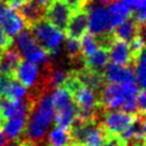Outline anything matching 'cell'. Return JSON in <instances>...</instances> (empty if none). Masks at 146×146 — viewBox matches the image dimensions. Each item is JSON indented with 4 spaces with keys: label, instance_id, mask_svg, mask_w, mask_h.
Here are the masks:
<instances>
[{
    "label": "cell",
    "instance_id": "6da1fadb",
    "mask_svg": "<svg viewBox=\"0 0 146 146\" xmlns=\"http://www.w3.org/2000/svg\"><path fill=\"white\" fill-rule=\"evenodd\" d=\"M49 92L51 91L40 90L29 92L32 106L24 132L19 139L30 144H37L46 141L49 126L52 123L54 113Z\"/></svg>",
    "mask_w": 146,
    "mask_h": 146
},
{
    "label": "cell",
    "instance_id": "7a4b0ae2",
    "mask_svg": "<svg viewBox=\"0 0 146 146\" xmlns=\"http://www.w3.org/2000/svg\"><path fill=\"white\" fill-rule=\"evenodd\" d=\"M70 141L78 146H100L107 132L98 121H82L75 117L68 130Z\"/></svg>",
    "mask_w": 146,
    "mask_h": 146
},
{
    "label": "cell",
    "instance_id": "3957f363",
    "mask_svg": "<svg viewBox=\"0 0 146 146\" xmlns=\"http://www.w3.org/2000/svg\"><path fill=\"white\" fill-rule=\"evenodd\" d=\"M29 30L37 44L49 54V57L57 58L60 53V46L64 38V34L46 19H41L31 25Z\"/></svg>",
    "mask_w": 146,
    "mask_h": 146
},
{
    "label": "cell",
    "instance_id": "277c9868",
    "mask_svg": "<svg viewBox=\"0 0 146 146\" xmlns=\"http://www.w3.org/2000/svg\"><path fill=\"white\" fill-rule=\"evenodd\" d=\"M88 12V32L93 36H100L112 33L108 8L102 4H93L92 2L86 8Z\"/></svg>",
    "mask_w": 146,
    "mask_h": 146
},
{
    "label": "cell",
    "instance_id": "5b68a950",
    "mask_svg": "<svg viewBox=\"0 0 146 146\" xmlns=\"http://www.w3.org/2000/svg\"><path fill=\"white\" fill-rule=\"evenodd\" d=\"M137 114H128L121 110H106L100 121L107 134L121 135L133 123Z\"/></svg>",
    "mask_w": 146,
    "mask_h": 146
},
{
    "label": "cell",
    "instance_id": "8992f818",
    "mask_svg": "<svg viewBox=\"0 0 146 146\" xmlns=\"http://www.w3.org/2000/svg\"><path fill=\"white\" fill-rule=\"evenodd\" d=\"M72 14V9L63 0H52L46 9L45 19L49 21L60 32L64 33Z\"/></svg>",
    "mask_w": 146,
    "mask_h": 146
},
{
    "label": "cell",
    "instance_id": "52a82bcc",
    "mask_svg": "<svg viewBox=\"0 0 146 146\" xmlns=\"http://www.w3.org/2000/svg\"><path fill=\"white\" fill-rule=\"evenodd\" d=\"M14 78L26 89H45L42 83L41 67L28 61H21L14 74Z\"/></svg>",
    "mask_w": 146,
    "mask_h": 146
},
{
    "label": "cell",
    "instance_id": "ba28073f",
    "mask_svg": "<svg viewBox=\"0 0 146 146\" xmlns=\"http://www.w3.org/2000/svg\"><path fill=\"white\" fill-rule=\"evenodd\" d=\"M124 102L125 97L121 84L107 82L99 93V104L106 110L121 109Z\"/></svg>",
    "mask_w": 146,
    "mask_h": 146
},
{
    "label": "cell",
    "instance_id": "9c48e42d",
    "mask_svg": "<svg viewBox=\"0 0 146 146\" xmlns=\"http://www.w3.org/2000/svg\"><path fill=\"white\" fill-rule=\"evenodd\" d=\"M104 78L108 83L126 84L135 82L133 66H119L114 63H108L104 70Z\"/></svg>",
    "mask_w": 146,
    "mask_h": 146
},
{
    "label": "cell",
    "instance_id": "30bf717a",
    "mask_svg": "<svg viewBox=\"0 0 146 146\" xmlns=\"http://www.w3.org/2000/svg\"><path fill=\"white\" fill-rule=\"evenodd\" d=\"M88 12L79 10L73 12L65 30V37L79 40L88 32Z\"/></svg>",
    "mask_w": 146,
    "mask_h": 146
},
{
    "label": "cell",
    "instance_id": "8fae6325",
    "mask_svg": "<svg viewBox=\"0 0 146 146\" xmlns=\"http://www.w3.org/2000/svg\"><path fill=\"white\" fill-rule=\"evenodd\" d=\"M21 61L23 59L21 54L13 45L10 48L3 50L0 54V77H14V74Z\"/></svg>",
    "mask_w": 146,
    "mask_h": 146
},
{
    "label": "cell",
    "instance_id": "7c38bea8",
    "mask_svg": "<svg viewBox=\"0 0 146 146\" xmlns=\"http://www.w3.org/2000/svg\"><path fill=\"white\" fill-rule=\"evenodd\" d=\"M16 11L27 25V28H29L31 25L44 19L46 9L38 3L37 0H28Z\"/></svg>",
    "mask_w": 146,
    "mask_h": 146
},
{
    "label": "cell",
    "instance_id": "4fadbf2b",
    "mask_svg": "<svg viewBox=\"0 0 146 146\" xmlns=\"http://www.w3.org/2000/svg\"><path fill=\"white\" fill-rule=\"evenodd\" d=\"M108 56L114 64L119 66H133V60L130 53L128 43L115 38L108 50Z\"/></svg>",
    "mask_w": 146,
    "mask_h": 146
},
{
    "label": "cell",
    "instance_id": "5bb4252c",
    "mask_svg": "<svg viewBox=\"0 0 146 146\" xmlns=\"http://www.w3.org/2000/svg\"><path fill=\"white\" fill-rule=\"evenodd\" d=\"M112 33H113L114 37L116 40L123 41L125 43H129L135 36L143 35L144 34V28L139 27L138 25L135 24V21L131 17H129L126 21H123L122 24L118 25L117 27H115Z\"/></svg>",
    "mask_w": 146,
    "mask_h": 146
},
{
    "label": "cell",
    "instance_id": "9a60e30c",
    "mask_svg": "<svg viewBox=\"0 0 146 146\" xmlns=\"http://www.w3.org/2000/svg\"><path fill=\"white\" fill-rule=\"evenodd\" d=\"M109 63L108 51L105 49H98L97 51L89 57L83 58V67L95 74L104 75L107 64Z\"/></svg>",
    "mask_w": 146,
    "mask_h": 146
},
{
    "label": "cell",
    "instance_id": "2e32d148",
    "mask_svg": "<svg viewBox=\"0 0 146 146\" xmlns=\"http://www.w3.org/2000/svg\"><path fill=\"white\" fill-rule=\"evenodd\" d=\"M2 97L7 98L11 102H24V100H28L30 95H29L28 89H26L15 78L12 77L9 78L8 82L4 86Z\"/></svg>",
    "mask_w": 146,
    "mask_h": 146
},
{
    "label": "cell",
    "instance_id": "e0dca14e",
    "mask_svg": "<svg viewBox=\"0 0 146 146\" xmlns=\"http://www.w3.org/2000/svg\"><path fill=\"white\" fill-rule=\"evenodd\" d=\"M111 27L114 29L131 16V10L119 0H112L108 7Z\"/></svg>",
    "mask_w": 146,
    "mask_h": 146
},
{
    "label": "cell",
    "instance_id": "ac0fdd59",
    "mask_svg": "<svg viewBox=\"0 0 146 146\" xmlns=\"http://www.w3.org/2000/svg\"><path fill=\"white\" fill-rule=\"evenodd\" d=\"M76 116H77V107L74 102H72L70 105L65 107L64 109L56 111L53 113V125L58 128L68 131Z\"/></svg>",
    "mask_w": 146,
    "mask_h": 146
},
{
    "label": "cell",
    "instance_id": "d6986e66",
    "mask_svg": "<svg viewBox=\"0 0 146 146\" xmlns=\"http://www.w3.org/2000/svg\"><path fill=\"white\" fill-rule=\"evenodd\" d=\"M27 119L28 116H18L5 122L2 127V130L8 137L9 141H15L21 138L27 124Z\"/></svg>",
    "mask_w": 146,
    "mask_h": 146
},
{
    "label": "cell",
    "instance_id": "ffe728a7",
    "mask_svg": "<svg viewBox=\"0 0 146 146\" xmlns=\"http://www.w3.org/2000/svg\"><path fill=\"white\" fill-rule=\"evenodd\" d=\"M51 96V102H52L53 109L56 111L64 109L73 102L72 95L68 91L64 88H57L52 90V93L50 94Z\"/></svg>",
    "mask_w": 146,
    "mask_h": 146
},
{
    "label": "cell",
    "instance_id": "44dd1931",
    "mask_svg": "<svg viewBox=\"0 0 146 146\" xmlns=\"http://www.w3.org/2000/svg\"><path fill=\"white\" fill-rule=\"evenodd\" d=\"M65 52L68 57L69 61H72L76 65L79 62L83 63V57L81 53V47L79 40L65 37V45H64Z\"/></svg>",
    "mask_w": 146,
    "mask_h": 146
},
{
    "label": "cell",
    "instance_id": "7402d4cb",
    "mask_svg": "<svg viewBox=\"0 0 146 146\" xmlns=\"http://www.w3.org/2000/svg\"><path fill=\"white\" fill-rule=\"evenodd\" d=\"M68 131L54 127L48 134V144L50 146H67L70 144Z\"/></svg>",
    "mask_w": 146,
    "mask_h": 146
},
{
    "label": "cell",
    "instance_id": "603a6c76",
    "mask_svg": "<svg viewBox=\"0 0 146 146\" xmlns=\"http://www.w3.org/2000/svg\"><path fill=\"white\" fill-rule=\"evenodd\" d=\"M80 42V47H81V53H82V57H89L91 54H93L97 51L99 48V45H98L96 38L90 34L89 32H86L81 37V41Z\"/></svg>",
    "mask_w": 146,
    "mask_h": 146
},
{
    "label": "cell",
    "instance_id": "cb8c5ba5",
    "mask_svg": "<svg viewBox=\"0 0 146 146\" xmlns=\"http://www.w3.org/2000/svg\"><path fill=\"white\" fill-rule=\"evenodd\" d=\"M134 75H135V83L141 88L142 90H144L145 88V50L143 51L140 56L138 57V59L134 62Z\"/></svg>",
    "mask_w": 146,
    "mask_h": 146
},
{
    "label": "cell",
    "instance_id": "d4e9b609",
    "mask_svg": "<svg viewBox=\"0 0 146 146\" xmlns=\"http://www.w3.org/2000/svg\"><path fill=\"white\" fill-rule=\"evenodd\" d=\"M65 3L72 9V11H79V10H86L92 0H63Z\"/></svg>",
    "mask_w": 146,
    "mask_h": 146
},
{
    "label": "cell",
    "instance_id": "484cf974",
    "mask_svg": "<svg viewBox=\"0 0 146 146\" xmlns=\"http://www.w3.org/2000/svg\"><path fill=\"white\" fill-rule=\"evenodd\" d=\"M145 90H141L140 93L135 98V105H137V111L138 114L145 115V109H146V96H145Z\"/></svg>",
    "mask_w": 146,
    "mask_h": 146
},
{
    "label": "cell",
    "instance_id": "4316f807",
    "mask_svg": "<svg viewBox=\"0 0 146 146\" xmlns=\"http://www.w3.org/2000/svg\"><path fill=\"white\" fill-rule=\"evenodd\" d=\"M100 146H127V144L118 135L107 134V138H106V140L102 142V144Z\"/></svg>",
    "mask_w": 146,
    "mask_h": 146
},
{
    "label": "cell",
    "instance_id": "83f0119b",
    "mask_svg": "<svg viewBox=\"0 0 146 146\" xmlns=\"http://www.w3.org/2000/svg\"><path fill=\"white\" fill-rule=\"evenodd\" d=\"M13 45V38L8 36L4 32L2 28L0 27V50L3 51L5 49L10 48Z\"/></svg>",
    "mask_w": 146,
    "mask_h": 146
},
{
    "label": "cell",
    "instance_id": "f1b7e54d",
    "mask_svg": "<svg viewBox=\"0 0 146 146\" xmlns=\"http://www.w3.org/2000/svg\"><path fill=\"white\" fill-rule=\"evenodd\" d=\"M28 0H11L10 2L8 3V7L9 8H11L12 10H18V9L21 8V5L24 3H26Z\"/></svg>",
    "mask_w": 146,
    "mask_h": 146
},
{
    "label": "cell",
    "instance_id": "f546056e",
    "mask_svg": "<svg viewBox=\"0 0 146 146\" xmlns=\"http://www.w3.org/2000/svg\"><path fill=\"white\" fill-rule=\"evenodd\" d=\"M28 142H26L24 140H21V139H18V140H15V141H11L10 143H8V145L7 146H29Z\"/></svg>",
    "mask_w": 146,
    "mask_h": 146
},
{
    "label": "cell",
    "instance_id": "4dcf8cb0",
    "mask_svg": "<svg viewBox=\"0 0 146 146\" xmlns=\"http://www.w3.org/2000/svg\"><path fill=\"white\" fill-rule=\"evenodd\" d=\"M9 143V139L3 132V130L0 129V146H7Z\"/></svg>",
    "mask_w": 146,
    "mask_h": 146
},
{
    "label": "cell",
    "instance_id": "1f68e13d",
    "mask_svg": "<svg viewBox=\"0 0 146 146\" xmlns=\"http://www.w3.org/2000/svg\"><path fill=\"white\" fill-rule=\"evenodd\" d=\"M29 144H30V143H29ZM29 146H50V145H49V144L46 142V141H44V142L37 143V144H30Z\"/></svg>",
    "mask_w": 146,
    "mask_h": 146
},
{
    "label": "cell",
    "instance_id": "d6a6232c",
    "mask_svg": "<svg viewBox=\"0 0 146 146\" xmlns=\"http://www.w3.org/2000/svg\"><path fill=\"white\" fill-rule=\"evenodd\" d=\"M96 2H98V3H100L102 5H105V4H109L112 0H95Z\"/></svg>",
    "mask_w": 146,
    "mask_h": 146
},
{
    "label": "cell",
    "instance_id": "836d02e7",
    "mask_svg": "<svg viewBox=\"0 0 146 146\" xmlns=\"http://www.w3.org/2000/svg\"><path fill=\"white\" fill-rule=\"evenodd\" d=\"M4 124H5V122H4V119L1 117V115H0V129H2V127H3Z\"/></svg>",
    "mask_w": 146,
    "mask_h": 146
},
{
    "label": "cell",
    "instance_id": "e575fe53",
    "mask_svg": "<svg viewBox=\"0 0 146 146\" xmlns=\"http://www.w3.org/2000/svg\"><path fill=\"white\" fill-rule=\"evenodd\" d=\"M0 1H1V2H3V3H5V4H8L11 0H0Z\"/></svg>",
    "mask_w": 146,
    "mask_h": 146
},
{
    "label": "cell",
    "instance_id": "d590c367",
    "mask_svg": "<svg viewBox=\"0 0 146 146\" xmlns=\"http://www.w3.org/2000/svg\"><path fill=\"white\" fill-rule=\"evenodd\" d=\"M67 146H78L77 144H74V143H70V144H68Z\"/></svg>",
    "mask_w": 146,
    "mask_h": 146
},
{
    "label": "cell",
    "instance_id": "8d00e7d4",
    "mask_svg": "<svg viewBox=\"0 0 146 146\" xmlns=\"http://www.w3.org/2000/svg\"><path fill=\"white\" fill-rule=\"evenodd\" d=\"M1 52H2V51H1V50H0V54H1Z\"/></svg>",
    "mask_w": 146,
    "mask_h": 146
}]
</instances>
